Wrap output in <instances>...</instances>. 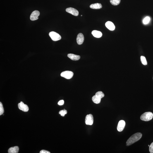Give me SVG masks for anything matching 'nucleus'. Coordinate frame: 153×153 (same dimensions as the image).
Masks as SVG:
<instances>
[{
    "label": "nucleus",
    "mask_w": 153,
    "mask_h": 153,
    "mask_svg": "<svg viewBox=\"0 0 153 153\" xmlns=\"http://www.w3.org/2000/svg\"><path fill=\"white\" fill-rule=\"evenodd\" d=\"M73 73L72 72L67 71L63 72L61 74V77L67 79H71L73 77Z\"/></svg>",
    "instance_id": "20e7f679"
},
{
    "label": "nucleus",
    "mask_w": 153,
    "mask_h": 153,
    "mask_svg": "<svg viewBox=\"0 0 153 153\" xmlns=\"http://www.w3.org/2000/svg\"></svg>",
    "instance_id": "a878e982"
},
{
    "label": "nucleus",
    "mask_w": 153,
    "mask_h": 153,
    "mask_svg": "<svg viewBox=\"0 0 153 153\" xmlns=\"http://www.w3.org/2000/svg\"><path fill=\"white\" fill-rule=\"evenodd\" d=\"M106 27L110 30H114L115 28V27L114 24L111 21H108L105 24Z\"/></svg>",
    "instance_id": "9b49d317"
},
{
    "label": "nucleus",
    "mask_w": 153,
    "mask_h": 153,
    "mask_svg": "<svg viewBox=\"0 0 153 153\" xmlns=\"http://www.w3.org/2000/svg\"><path fill=\"white\" fill-rule=\"evenodd\" d=\"M19 109L21 110L26 112L29 110V108L27 105L25 104L23 102H21L18 104Z\"/></svg>",
    "instance_id": "0eeeda50"
},
{
    "label": "nucleus",
    "mask_w": 153,
    "mask_h": 153,
    "mask_svg": "<svg viewBox=\"0 0 153 153\" xmlns=\"http://www.w3.org/2000/svg\"><path fill=\"white\" fill-rule=\"evenodd\" d=\"M101 97L97 94L93 97L92 98V100L94 103L96 104H99L101 102Z\"/></svg>",
    "instance_id": "ddd939ff"
},
{
    "label": "nucleus",
    "mask_w": 153,
    "mask_h": 153,
    "mask_svg": "<svg viewBox=\"0 0 153 153\" xmlns=\"http://www.w3.org/2000/svg\"><path fill=\"white\" fill-rule=\"evenodd\" d=\"M125 126V122L124 120H121L118 122L117 126V130L118 132L122 131Z\"/></svg>",
    "instance_id": "1a4fd4ad"
},
{
    "label": "nucleus",
    "mask_w": 153,
    "mask_h": 153,
    "mask_svg": "<svg viewBox=\"0 0 153 153\" xmlns=\"http://www.w3.org/2000/svg\"><path fill=\"white\" fill-rule=\"evenodd\" d=\"M64 101L63 100H60L58 103V104L60 106L63 105L64 104Z\"/></svg>",
    "instance_id": "5701e85b"
},
{
    "label": "nucleus",
    "mask_w": 153,
    "mask_h": 153,
    "mask_svg": "<svg viewBox=\"0 0 153 153\" xmlns=\"http://www.w3.org/2000/svg\"><path fill=\"white\" fill-rule=\"evenodd\" d=\"M121 0H110V2L114 6H117L119 4Z\"/></svg>",
    "instance_id": "f3484780"
},
{
    "label": "nucleus",
    "mask_w": 153,
    "mask_h": 153,
    "mask_svg": "<svg viewBox=\"0 0 153 153\" xmlns=\"http://www.w3.org/2000/svg\"><path fill=\"white\" fill-rule=\"evenodd\" d=\"M90 7L92 9H99L102 8V6L101 3H97L91 5Z\"/></svg>",
    "instance_id": "4468645a"
},
{
    "label": "nucleus",
    "mask_w": 153,
    "mask_h": 153,
    "mask_svg": "<svg viewBox=\"0 0 153 153\" xmlns=\"http://www.w3.org/2000/svg\"><path fill=\"white\" fill-rule=\"evenodd\" d=\"M68 56L73 61H77L80 59V56L78 55H75L73 54H68Z\"/></svg>",
    "instance_id": "f8f14e48"
},
{
    "label": "nucleus",
    "mask_w": 153,
    "mask_h": 153,
    "mask_svg": "<svg viewBox=\"0 0 153 153\" xmlns=\"http://www.w3.org/2000/svg\"><path fill=\"white\" fill-rule=\"evenodd\" d=\"M19 148L18 146L11 147L9 149V153H18Z\"/></svg>",
    "instance_id": "dca6fc26"
},
{
    "label": "nucleus",
    "mask_w": 153,
    "mask_h": 153,
    "mask_svg": "<svg viewBox=\"0 0 153 153\" xmlns=\"http://www.w3.org/2000/svg\"><path fill=\"white\" fill-rule=\"evenodd\" d=\"M142 135V134L140 132L134 134L126 142V145L128 146L131 145L135 142H137L141 138Z\"/></svg>",
    "instance_id": "f257e3e1"
},
{
    "label": "nucleus",
    "mask_w": 153,
    "mask_h": 153,
    "mask_svg": "<svg viewBox=\"0 0 153 153\" xmlns=\"http://www.w3.org/2000/svg\"><path fill=\"white\" fill-rule=\"evenodd\" d=\"M67 113V110L64 109V110L60 111L59 112V114L61 115V116L64 117L65 115Z\"/></svg>",
    "instance_id": "412c9836"
},
{
    "label": "nucleus",
    "mask_w": 153,
    "mask_h": 153,
    "mask_svg": "<svg viewBox=\"0 0 153 153\" xmlns=\"http://www.w3.org/2000/svg\"><path fill=\"white\" fill-rule=\"evenodd\" d=\"M92 34L94 37L97 38H100L102 36V32L96 30L93 31Z\"/></svg>",
    "instance_id": "2eb2a0df"
},
{
    "label": "nucleus",
    "mask_w": 153,
    "mask_h": 153,
    "mask_svg": "<svg viewBox=\"0 0 153 153\" xmlns=\"http://www.w3.org/2000/svg\"><path fill=\"white\" fill-rule=\"evenodd\" d=\"M94 118L91 114L88 115L86 116L85 118V123L87 125H92L93 123Z\"/></svg>",
    "instance_id": "39448f33"
},
{
    "label": "nucleus",
    "mask_w": 153,
    "mask_h": 153,
    "mask_svg": "<svg viewBox=\"0 0 153 153\" xmlns=\"http://www.w3.org/2000/svg\"><path fill=\"white\" fill-rule=\"evenodd\" d=\"M141 61L143 64L144 65H147V64L146 59L145 56H141Z\"/></svg>",
    "instance_id": "a211bd4d"
},
{
    "label": "nucleus",
    "mask_w": 153,
    "mask_h": 153,
    "mask_svg": "<svg viewBox=\"0 0 153 153\" xmlns=\"http://www.w3.org/2000/svg\"><path fill=\"white\" fill-rule=\"evenodd\" d=\"M40 153H50V152L49 151H46L45 150H41L40 152Z\"/></svg>",
    "instance_id": "b1692460"
},
{
    "label": "nucleus",
    "mask_w": 153,
    "mask_h": 153,
    "mask_svg": "<svg viewBox=\"0 0 153 153\" xmlns=\"http://www.w3.org/2000/svg\"><path fill=\"white\" fill-rule=\"evenodd\" d=\"M49 36L52 40L54 41H56L61 40V37L59 34L54 32H51L49 33Z\"/></svg>",
    "instance_id": "7ed1b4c3"
},
{
    "label": "nucleus",
    "mask_w": 153,
    "mask_h": 153,
    "mask_svg": "<svg viewBox=\"0 0 153 153\" xmlns=\"http://www.w3.org/2000/svg\"><path fill=\"white\" fill-rule=\"evenodd\" d=\"M4 112V109L2 103L1 102H0V115H2Z\"/></svg>",
    "instance_id": "aec40b11"
},
{
    "label": "nucleus",
    "mask_w": 153,
    "mask_h": 153,
    "mask_svg": "<svg viewBox=\"0 0 153 153\" xmlns=\"http://www.w3.org/2000/svg\"><path fill=\"white\" fill-rule=\"evenodd\" d=\"M66 11L67 12L75 16H78L79 14V12L77 9L72 8H67Z\"/></svg>",
    "instance_id": "6e6552de"
},
{
    "label": "nucleus",
    "mask_w": 153,
    "mask_h": 153,
    "mask_svg": "<svg viewBox=\"0 0 153 153\" xmlns=\"http://www.w3.org/2000/svg\"><path fill=\"white\" fill-rule=\"evenodd\" d=\"M148 146H149V145H148Z\"/></svg>",
    "instance_id": "393cba45"
},
{
    "label": "nucleus",
    "mask_w": 153,
    "mask_h": 153,
    "mask_svg": "<svg viewBox=\"0 0 153 153\" xmlns=\"http://www.w3.org/2000/svg\"><path fill=\"white\" fill-rule=\"evenodd\" d=\"M84 40V37L83 34L81 33H79L77 36V44L81 45L83 44Z\"/></svg>",
    "instance_id": "9d476101"
},
{
    "label": "nucleus",
    "mask_w": 153,
    "mask_h": 153,
    "mask_svg": "<svg viewBox=\"0 0 153 153\" xmlns=\"http://www.w3.org/2000/svg\"><path fill=\"white\" fill-rule=\"evenodd\" d=\"M40 15V12L38 11H35L32 12L30 16V19L32 21L37 20L38 19V17Z\"/></svg>",
    "instance_id": "423d86ee"
},
{
    "label": "nucleus",
    "mask_w": 153,
    "mask_h": 153,
    "mask_svg": "<svg viewBox=\"0 0 153 153\" xmlns=\"http://www.w3.org/2000/svg\"><path fill=\"white\" fill-rule=\"evenodd\" d=\"M153 114L150 112H148L143 113L140 117V119L142 121H148L152 119Z\"/></svg>",
    "instance_id": "f03ea898"
},
{
    "label": "nucleus",
    "mask_w": 153,
    "mask_h": 153,
    "mask_svg": "<svg viewBox=\"0 0 153 153\" xmlns=\"http://www.w3.org/2000/svg\"><path fill=\"white\" fill-rule=\"evenodd\" d=\"M150 17L147 16L145 17L144 18L143 21V23L144 25H146L148 24L150 22Z\"/></svg>",
    "instance_id": "6ab92c4d"
},
{
    "label": "nucleus",
    "mask_w": 153,
    "mask_h": 153,
    "mask_svg": "<svg viewBox=\"0 0 153 153\" xmlns=\"http://www.w3.org/2000/svg\"><path fill=\"white\" fill-rule=\"evenodd\" d=\"M149 151L151 153H153V142L149 146Z\"/></svg>",
    "instance_id": "4be33fe9"
}]
</instances>
